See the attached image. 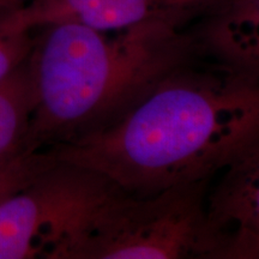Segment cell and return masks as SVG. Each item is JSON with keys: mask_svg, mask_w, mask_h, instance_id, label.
Returning <instances> with one entry per match:
<instances>
[{"mask_svg": "<svg viewBox=\"0 0 259 259\" xmlns=\"http://www.w3.org/2000/svg\"><path fill=\"white\" fill-rule=\"evenodd\" d=\"M259 141V79L220 63L181 65L115 120L40 153L130 194L209 180Z\"/></svg>", "mask_w": 259, "mask_h": 259, "instance_id": "6da1fadb", "label": "cell"}, {"mask_svg": "<svg viewBox=\"0 0 259 259\" xmlns=\"http://www.w3.org/2000/svg\"><path fill=\"white\" fill-rule=\"evenodd\" d=\"M30 52L35 109L25 153L67 143L115 120L166 74L191 61L183 25L121 30L58 23L37 29Z\"/></svg>", "mask_w": 259, "mask_h": 259, "instance_id": "7a4b0ae2", "label": "cell"}, {"mask_svg": "<svg viewBox=\"0 0 259 259\" xmlns=\"http://www.w3.org/2000/svg\"><path fill=\"white\" fill-rule=\"evenodd\" d=\"M208 181L107 199L74 259L218 258L208 223Z\"/></svg>", "mask_w": 259, "mask_h": 259, "instance_id": "3957f363", "label": "cell"}, {"mask_svg": "<svg viewBox=\"0 0 259 259\" xmlns=\"http://www.w3.org/2000/svg\"><path fill=\"white\" fill-rule=\"evenodd\" d=\"M48 158L0 202V259H74L100 209L121 190L95 170Z\"/></svg>", "mask_w": 259, "mask_h": 259, "instance_id": "277c9868", "label": "cell"}, {"mask_svg": "<svg viewBox=\"0 0 259 259\" xmlns=\"http://www.w3.org/2000/svg\"><path fill=\"white\" fill-rule=\"evenodd\" d=\"M218 0H28L3 16L9 32H32L47 25L76 23L97 30H121L149 22L183 25Z\"/></svg>", "mask_w": 259, "mask_h": 259, "instance_id": "5b68a950", "label": "cell"}, {"mask_svg": "<svg viewBox=\"0 0 259 259\" xmlns=\"http://www.w3.org/2000/svg\"><path fill=\"white\" fill-rule=\"evenodd\" d=\"M220 174L206 205L216 255L259 259V141Z\"/></svg>", "mask_w": 259, "mask_h": 259, "instance_id": "8992f818", "label": "cell"}, {"mask_svg": "<svg viewBox=\"0 0 259 259\" xmlns=\"http://www.w3.org/2000/svg\"><path fill=\"white\" fill-rule=\"evenodd\" d=\"M203 16L200 41L206 50L259 79V0H218Z\"/></svg>", "mask_w": 259, "mask_h": 259, "instance_id": "52a82bcc", "label": "cell"}, {"mask_svg": "<svg viewBox=\"0 0 259 259\" xmlns=\"http://www.w3.org/2000/svg\"><path fill=\"white\" fill-rule=\"evenodd\" d=\"M35 101L34 76L28 57L0 79V178L30 171L44 161L40 153H25Z\"/></svg>", "mask_w": 259, "mask_h": 259, "instance_id": "ba28073f", "label": "cell"}, {"mask_svg": "<svg viewBox=\"0 0 259 259\" xmlns=\"http://www.w3.org/2000/svg\"><path fill=\"white\" fill-rule=\"evenodd\" d=\"M14 8L0 5V79L4 78L6 74L27 59L34 46L32 32L15 34L6 31L3 28V15L5 11Z\"/></svg>", "mask_w": 259, "mask_h": 259, "instance_id": "9c48e42d", "label": "cell"}, {"mask_svg": "<svg viewBox=\"0 0 259 259\" xmlns=\"http://www.w3.org/2000/svg\"><path fill=\"white\" fill-rule=\"evenodd\" d=\"M34 174L35 173H23L0 178V202L24 186L34 177Z\"/></svg>", "mask_w": 259, "mask_h": 259, "instance_id": "30bf717a", "label": "cell"}, {"mask_svg": "<svg viewBox=\"0 0 259 259\" xmlns=\"http://www.w3.org/2000/svg\"><path fill=\"white\" fill-rule=\"evenodd\" d=\"M0 5H4V6H11V8H14V6H17V5H19V3L15 2V0H0Z\"/></svg>", "mask_w": 259, "mask_h": 259, "instance_id": "8fae6325", "label": "cell"}, {"mask_svg": "<svg viewBox=\"0 0 259 259\" xmlns=\"http://www.w3.org/2000/svg\"><path fill=\"white\" fill-rule=\"evenodd\" d=\"M15 2H17V3H21V4H22V3H24V0H15Z\"/></svg>", "mask_w": 259, "mask_h": 259, "instance_id": "7c38bea8", "label": "cell"}]
</instances>
